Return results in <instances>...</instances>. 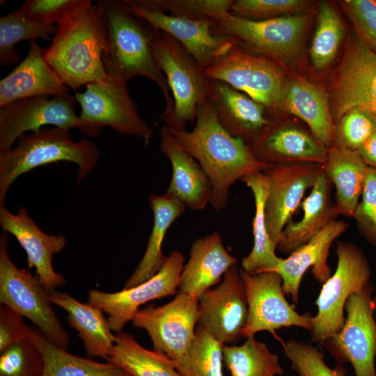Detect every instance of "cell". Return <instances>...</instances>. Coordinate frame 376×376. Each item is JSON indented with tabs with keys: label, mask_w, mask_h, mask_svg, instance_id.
<instances>
[{
	"label": "cell",
	"mask_w": 376,
	"mask_h": 376,
	"mask_svg": "<svg viewBox=\"0 0 376 376\" xmlns=\"http://www.w3.org/2000/svg\"><path fill=\"white\" fill-rule=\"evenodd\" d=\"M0 224L3 232L13 235L25 251L29 268L34 267L36 276L47 290L65 285V278L55 272L53 257L66 245L62 235H50L42 231L21 207L16 214L3 205H0Z\"/></svg>",
	"instance_id": "obj_20"
},
{
	"label": "cell",
	"mask_w": 376,
	"mask_h": 376,
	"mask_svg": "<svg viewBox=\"0 0 376 376\" xmlns=\"http://www.w3.org/2000/svg\"><path fill=\"white\" fill-rule=\"evenodd\" d=\"M21 315L10 308L0 306V352L12 344L28 338L31 327L23 321Z\"/></svg>",
	"instance_id": "obj_47"
},
{
	"label": "cell",
	"mask_w": 376,
	"mask_h": 376,
	"mask_svg": "<svg viewBox=\"0 0 376 376\" xmlns=\"http://www.w3.org/2000/svg\"><path fill=\"white\" fill-rule=\"evenodd\" d=\"M249 147L258 161L270 166L306 162L323 166L328 154L311 132L272 120Z\"/></svg>",
	"instance_id": "obj_21"
},
{
	"label": "cell",
	"mask_w": 376,
	"mask_h": 376,
	"mask_svg": "<svg viewBox=\"0 0 376 376\" xmlns=\"http://www.w3.org/2000/svg\"><path fill=\"white\" fill-rule=\"evenodd\" d=\"M43 369L42 356L29 337L1 352L0 376H42Z\"/></svg>",
	"instance_id": "obj_39"
},
{
	"label": "cell",
	"mask_w": 376,
	"mask_h": 376,
	"mask_svg": "<svg viewBox=\"0 0 376 376\" xmlns=\"http://www.w3.org/2000/svg\"><path fill=\"white\" fill-rule=\"evenodd\" d=\"M90 0H27L15 11L35 22L58 25Z\"/></svg>",
	"instance_id": "obj_43"
},
{
	"label": "cell",
	"mask_w": 376,
	"mask_h": 376,
	"mask_svg": "<svg viewBox=\"0 0 376 376\" xmlns=\"http://www.w3.org/2000/svg\"><path fill=\"white\" fill-rule=\"evenodd\" d=\"M75 95L33 96L0 107V153L11 149L26 132H35L47 125L68 130L84 124L75 111Z\"/></svg>",
	"instance_id": "obj_14"
},
{
	"label": "cell",
	"mask_w": 376,
	"mask_h": 376,
	"mask_svg": "<svg viewBox=\"0 0 376 376\" xmlns=\"http://www.w3.org/2000/svg\"><path fill=\"white\" fill-rule=\"evenodd\" d=\"M198 326L224 345L242 337L248 316L246 287L237 265L224 274L221 282L198 297Z\"/></svg>",
	"instance_id": "obj_17"
},
{
	"label": "cell",
	"mask_w": 376,
	"mask_h": 376,
	"mask_svg": "<svg viewBox=\"0 0 376 376\" xmlns=\"http://www.w3.org/2000/svg\"><path fill=\"white\" fill-rule=\"evenodd\" d=\"M130 376H182L173 362L155 350L141 345L124 331L116 334V342L107 360Z\"/></svg>",
	"instance_id": "obj_34"
},
{
	"label": "cell",
	"mask_w": 376,
	"mask_h": 376,
	"mask_svg": "<svg viewBox=\"0 0 376 376\" xmlns=\"http://www.w3.org/2000/svg\"><path fill=\"white\" fill-rule=\"evenodd\" d=\"M302 120L327 148L334 144V125L326 93L318 86L296 77L286 83L283 104Z\"/></svg>",
	"instance_id": "obj_29"
},
{
	"label": "cell",
	"mask_w": 376,
	"mask_h": 376,
	"mask_svg": "<svg viewBox=\"0 0 376 376\" xmlns=\"http://www.w3.org/2000/svg\"><path fill=\"white\" fill-rule=\"evenodd\" d=\"M68 86L47 63L36 40L29 42L26 57L0 81V107L33 96H61Z\"/></svg>",
	"instance_id": "obj_24"
},
{
	"label": "cell",
	"mask_w": 376,
	"mask_h": 376,
	"mask_svg": "<svg viewBox=\"0 0 376 376\" xmlns=\"http://www.w3.org/2000/svg\"><path fill=\"white\" fill-rule=\"evenodd\" d=\"M224 345L198 325L187 356L175 368L182 376H224Z\"/></svg>",
	"instance_id": "obj_37"
},
{
	"label": "cell",
	"mask_w": 376,
	"mask_h": 376,
	"mask_svg": "<svg viewBox=\"0 0 376 376\" xmlns=\"http://www.w3.org/2000/svg\"><path fill=\"white\" fill-rule=\"evenodd\" d=\"M205 74L210 79L224 81L275 111L283 104L286 81L276 63L265 56L245 52L240 45H234Z\"/></svg>",
	"instance_id": "obj_10"
},
{
	"label": "cell",
	"mask_w": 376,
	"mask_h": 376,
	"mask_svg": "<svg viewBox=\"0 0 376 376\" xmlns=\"http://www.w3.org/2000/svg\"><path fill=\"white\" fill-rule=\"evenodd\" d=\"M283 346L285 356L298 376H343L345 373L341 366L335 369L329 367L322 353L311 345L290 340Z\"/></svg>",
	"instance_id": "obj_41"
},
{
	"label": "cell",
	"mask_w": 376,
	"mask_h": 376,
	"mask_svg": "<svg viewBox=\"0 0 376 376\" xmlns=\"http://www.w3.org/2000/svg\"><path fill=\"white\" fill-rule=\"evenodd\" d=\"M349 225L343 221L335 220L306 244L298 248L284 259L281 258L278 265L272 270L281 277L282 288L285 295H290L292 301H299V290L303 275L312 267L315 279L324 283L331 276L327 265L329 251L333 242L345 232Z\"/></svg>",
	"instance_id": "obj_23"
},
{
	"label": "cell",
	"mask_w": 376,
	"mask_h": 376,
	"mask_svg": "<svg viewBox=\"0 0 376 376\" xmlns=\"http://www.w3.org/2000/svg\"><path fill=\"white\" fill-rule=\"evenodd\" d=\"M97 5L106 31L103 61L109 77L125 83L138 76L154 81L166 102L162 116H168L173 109V101L154 56L155 30L129 12L121 1L100 0Z\"/></svg>",
	"instance_id": "obj_2"
},
{
	"label": "cell",
	"mask_w": 376,
	"mask_h": 376,
	"mask_svg": "<svg viewBox=\"0 0 376 376\" xmlns=\"http://www.w3.org/2000/svg\"><path fill=\"white\" fill-rule=\"evenodd\" d=\"M153 52L173 101L171 113L162 120L170 130L185 132L187 123L196 122L198 107L208 100L210 79L185 47L164 31L155 30Z\"/></svg>",
	"instance_id": "obj_5"
},
{
	"label": "cell",
	"mask_w": 376,
	"mask_h": 376,
	"mask_svg": "<svg viewBox=\"0 0 376 376\" xmlns=\"http://www.w3.org/2000/svg\"><path fill=\"white\" fill-rule=\"evenodd\" d=\"M160 151L171 162V179L166 190L185 207L201 210L210 203L212 185L198 162L179 144L169 129L159 130Z\"/></svg>",
	"instance_id": "obj_25"
},
{
	"label": "cell",
	"mask_w": 376,
	"mask_h": 376,
	"mask_svg": "<svg viewBox=\"0 0 376 376\" xmlns=\"http://www.w3.org/2000/svg\"><path fill=\"white\" fill-rule=\"evenodd\" d=\"M357 152L368 167L376 169V129Z\"/></svg>",
	"instance_id": "obj_48"
},
{
	"label": "cell",
	"mask_w": 376,
	"mask_h": 376,
	"mask_svg": "<svg viewBox=\"0 0 376 376\" xmlns=\"http://www.w3.org/2000/svg\"><path fill=\"white\" fill-rule=\"evenodd\" d=\"M376 129V123L365 111L354 109L343 116L334 126V146L357 151Z\"/></svg>",
	"instance_id": "obj_42"
},
{
	"label": "cell",
	"mask_w": 376,
	"mask_h": 376,
	"mask_svg": "<svg viewBox=\"0 0 376 376\" xmlns=\"http://www.w3.org/2000/svg\"><path fill=\"white\" fill-rule=\"evenodd\" d=\"M334 96L336 120L359 109L376 123V54L359 40L350 47L340 65Z\"/></svg>",
	"instance_id": "obj_19"
},
{
	"label": "cell",
	"mask_w": 376,
	"mask_h": 376,
	"mask_svg": "<svg viewBox=\"0 0 376 376\" xmlns=\"http://www.w3.org/2000/svg\"><path fill=\"white\" fill-rule=\"evenodd\" d=\"M371 283L352 294L345 304L341 330L324 343L339 362H350L356 376H376V296Z\"/></svg>",
	"instance_id": "obj_11"
},
{
	"label": "cell",
	"mask_w": 376,
	"mask_h": 376,
	"mask_svg": "<svg viewBox=\"0 0 376 376\" xmlns=\"http://www.w3.org/2000/svg\"><path fill=\"white\" fill-rule=\"evenodd\" d=\"M308 3L302 0H235L230 13L250 19L265 20L305 10Z\"/></svg>",
	"instance_id": "obj_44"
},
{
	"label": "cell",
	"mask_w": 376,
	"mask_h": 376,
	"mask_svg": "<svg viewBox=\"0 0 376 376\" xmlns=\"http://www.w3.org/2000/svg\"><path fill=\"white\" fill-rule=\"evenodd\" d=\"M125 8L154 29L162 31L176 39L205 70L226 54L240 41L231 36L216 35V23L167 14L151 5L148 0H123Z\"/></svg>",
	"instance_id": "obj_13"
},
{
	"label": "cell",
	"mask_w": 376,
	"mask_h": 376,
	"mask_svg": "<svg viewBox=\"0 0 376 376\" xmlns=\"http://www.w3.org/2000/svg\"><path fill=\"white\" fill-rule=\"evenodd\" d=\"M246 291L248 316L242 337L267 331L275 335L281 327L296 326L311 331V317L300 315L288 302L281 276L274 271L249 274L240 269Z\"/></svg>",
	"instance_id": "obj_15"
},
{
	"label": "cell",
	"mask_w": 376,
	"mask_h": 376,
	"mask_svg": "<svg viewBox=\"0 0 376 376\" xmlns=\"http://www.w3.org/2000/svg\"><path fill=\"white\" fill-rule=\"evenodd\" d=\"M224 362L231 376H276L283 373L279 357L254 336L239 346L224 345Z\"/></svg>",
	"instance_id": "obj_35"
},
{
	"label": "cell",
	"mask_w": 376,
	"mask_h": 376,
	"mask_svg": "<svg viewBox=\"0 0 376 376\" xmlns=\"http://www.w3.org/2000/svg\"><path fill=\"white\" fill-rule=\"evenodd\" d=\"M336 253V271L323 283L316 300L318 313L311 317V340L320 343L341 330L347 299L352 294L360 292L370 277L368 260L357 246L350 242H337Z\"/></svg>",
	"instance_id": "obj_6"
},
{
	"label": "cell",
	"mask_w": 376,
	"mask_h": 376,
	"mask_svg": "<svg viewBox=\"0 0 376 376\" xmlns=\"http://www.w3.org/2000/svg\"><path fill=\"white\" fill-rule=\"evenodd\" d=\"M323 166L315 163L273 165L263 172L269 180L265 214L269 235L274 245L302 202L305 191L311 188Z\"/></svg>",
	"instance_id": "obj_18"
},
{
	"label": "cell",
	"mask_w": 376,
	"mask_h": 376,
	"mask_svg": "<svg viewBox=\"0 0 376 376\" xmlns=\"http://www.w3.org/2000/svg\"><path fill=\"white\" fill-rule=\"evenodd\" d=\"M375 320H376V312H375Z\"/></svg>",
	"instance_id": "obj_49"
},
{
	"label": "cell",
	"mask_w": 376,
	"mask_h": 376,
	"mask_svg": "<svg viewBox=\"0 0 376 376\" xmlns=\"http://www.w3.org/2000/svg\"><path fill=\"white\" fill-rule=\"evenodd\" d=\"M75 97L81 107L79 116L84 124L81 133L97 136L102 127L139 137L148 146L152 137L150 126L140 116L127 88V83L109 77L86 86Z\"/></svg>",
	"instance_id": "obj_8"
},
{
	"label": "cell",
	"mask_w": 376,
	"mask_h": 376,
	"mask_svg": "<svg viewBox=\"0 0 376 376\" xmlns=\"http://www.w3.org/2000/svg\"><path fill=\"white\" fill-rule=\"evenodd\" d=\"M153 6L175 16L218 22L230 12L233 0H148Z\"/></svg>",
	"instance_id": "obj_40"
},
{
	"label": "cell",
	"mask_w": 376,
	"mask_h": 376,
	"mask_svg": "<svg viewBox=\"0 0 376 376\" xmlns=\"http://www.w3.org/2000/svg\"><path fill=\"white\" fill-rule=\"evenodd\" d=\"M331 184L323 169L310 194L301 203V219L286 224L276 249L290 254L336 220L339 213L331 201Z\"/></svg>",
	"instance_id": "obj_27"
},
{
	"label": "cell",
	"mask_w": 376,
	"mask_h": 376,
	"mask_svg": "<svg viewBox=\"0 0 376 376\" xmlns=\"http://www.w3.org/2000/svg\"><path fill=\"white\" fill-rule=\"evenodd\" d=\"M69 131L42 128L22 136L11 149L0 153V205L16 179L36 168L72 162L78 166L79 182L92 172L100 158L97 147L87 139L74 141Z\"/></svg>",
	"instance_id": "obj_4"
},
{
	"label": "cell",
	"mask_w": 376,
	"mask_h": 376,
	"mask_svg": "<svg viewBox=\"0 0 376 376\" xmlns=\"http://www.w3.org/2000/svg\"><path fill=\"white\" fill-rule=\"evenodd\" d=\"M353 217L362 235L376 246V169L368 167Z\"/></svg>",
	"instance_id": "obj_45"
},
{
	"label": "cell",
	"mask_w": 376,
	"mask_h": 376,
	"mask_svg": "<svg viewBox=\"0 0 376 376\" xmlns=\"http://www.w3.org/2000/svg\"><path fill=\"white\" fill-rule=\"evenodd\" d=\"M169 130L210 179L212 189L210 204L217 212L226 207L229 189L237 180L271 166L258 161L247 144L220 125L209 100L198 107L192 131Z\"/></svg>",
	"instance_id": "obj_1"
},
{
	"label": "cell",
	"mask_w": 376,
	"mask_h": 376,
	"mask_svg": "<svg viewBox=\"0 0 376 376\" xmlns=\"http://www.w3.org/2000/svg\"><path fill=\"white\" fill-rule=\"evenodd\" d=\"M52 304L65 310L68 324L81 339L89 357H100L107 361L116 342L108 319L98 308L83 304L66 292L48 290Z\"/></svg>",
	"instance_id": "obj_28"
},
{
	"label": "cell",
	"mask_w": 376,
	"mask_h": 376,
	"mask_svg": "<svg viewBox=\"0 0 376 376\" xmlns=\"http://www.w3.org/2000/svg\"><path fill=\"white\" fill-rule=\"evenodd\" d=\"M8 233L0 237V302L31 320L53 343L65 349L69 336L55 314L48 290L39 278L11 260Z\"/></svg>",
	"instance_id": "obj_7"
},
{
	"label": "cell",
	"mask_w": 376,
	"mask_h": 376,
	"mask_svg": "<svg viewBox=\"0 0 376 376\" xmlns=\"http://www.w3.org/2000/svg\"><path fill=\"white\" fill-rule=\"evenodd\" d=\"M57 26L44 56L65 85L77 90L107 79L106 31L98 6L90 0Z\"/></svg>",
	"instance_id": "obj_3"
},
{
	"label": "cell",
	"mask_w": 376,
	"mask_h": 376,
	"mask_svg": "<svg viewBox=\"0 0 376 376\" xmlns=\"http://www.w3.org/2000/svg\"><path fill=\"white\" fill-rule=\"evenodd\" d=\"M308 20L300 13L250 20L229 12L216 23L212 32L234 37L240 45L274 61L290 63L299 53Z\"/></svg>",
	"instance_id": "obj_9"
},
{
	"label": "cell",
	"mask_w": 376,
	"mask_h": 376,
	"mask_svg": "<svg viewBox=\"0 0 376 376\" xmlns=\"http://www.w3.org/2000/svg\"><path fill=\"white\" fill-rule=\"evenodd\" d=\"M368 166L357 151L333 146L323 169L336 187V207L339 214L353 217L361 195Z\"/></svg>",
	"instance_id": "obj_31"
},
{
	"label": "cell",
	"mask_w": 376,
	"mask_h": 376,
	"mask_svg": "<svg viewBox=\"0 0 376 376\" xmlns=\"http://www.w3.org/2000/svg\"><path fill=\"white\" fill-rule=\"evenodd\" d=\"M29 338L42 356V376H130L112 363L97 362L68 352L53 343L39 329L31 328Z\"/></svg>",
	"instance_id": "obj_33"
},
{
	"label": "cell",
	"mask_w": 376,
	"mask_h": 376,
	"mask_svg": "<svg viewBox=\"0 0 376 376\" xmlns=\"http://www.w3.org/2000/svg\"><path fill=\"white\" fill-rule=\"evenodd\" d=\"M208 100L220 125L248 146L271 123L265 106L224 81L210 79Z\"/></svg>",
	"instance_id": "obj_22"
},
{
	"label": "cell",
	"mask_w": 376,
	"mask_h": 376,
	"mask_svg": "<svg viewBox=\"0 0 376 376\" xmlns=\"http://www.w3.org/2000/svg\"><path fill=\"white\" fill-rule=\"evenodd\" d=\"M235 265V258L225 249L217 232L197 239L191 244L189 259L181 273L179 292L198 297L219 283Z\"/></svg>",
	"instance_id": "obj_26"
},
{
	"label": "cell",
	"mask_w": 376,
	"mask_h": 376,
	"mask_svg": "<svg viewBox=\"0 0 376 376\" xmlns=\"http://www.w3.org/2000/svg\"><path fill=\"white\" fill-rule=\"evenodd\" d=\"M253 192L255 215L252 221L253 245L250 253L242 260V270L249 274L272 271L281 258L268 233L265 204L269 191V180L263 171L249 174L241 179Z\"/></svg>",
	"instance_id": "obj_32"
},
{
	"label": "cell",
	"mask_w": 376,
	"mask_h": 376,
	"mask_svg": "<svg viewBox=\"0 0 376 376\" xmlns=\"http://www.w3.org/2000/svg\"><path fill=\"white\" fill-rule=\"evenodd\" d=\"M343 33V24L336 9L328 1L320 2L317 28L310 50L311 59L315 69L322 70L333 61Z\"/></svg>",
	"instance_id": "obj_38"
},
{
	"label": "cell",
	"mask_w": 376,
	"mask_h": 376,
	"mask_svg": "<svg viewBox=\"0 0 376 376\" xmlns=\"http://www.w3.org/2000/svg\"><path fill=\"white\" fill-rule=\"evenodd\" d=\"M198 306V297L179 292L168 304L139 308L132 322L146 331L155 350L171 359L175 368L186 358L194 340Z\"/></svg>",
	"instance_id": "obj_12"
},
{
	"label": "cell",
	"mask_w": 376,
	"mask_h": 376,
	"mask_svg": "<svg viewBox=\"0 0 376 376\" xmlns=\"http://www.w3.org/2000/svg\"><path fill=\"white\" fill-rule=\"evenodd\" d=\"M153 213V225L145 253L124 288H131L155 276L164 265L166 258L162 253V243L169 228L185 212V207L168 193L151 194L148 197Z\"/></svg>",
	"instance_id": "obj_30"
},
{
	"label": "cell",
	"mask_w": 376,
	"mask_h": 376,
	"mask_svg": "<svg viewBox=\"0 0 376 376\" xmlns=\"http://www.w3.org/2000/svg\"><path fill=\"white\" fill-rule=\"evenodd\" d=\"M57 25L31 21L15 10L0 18V64L10 65L19 61L15 45L23 40H49L57 30Z\"/></svg>",
	"instance_id": "obj_36"
},
{
	"label": "cell",
	"mask_w": 376,
	"mask_h": 376,
	"mask_svg": "<svg viewBox=\"0 0 376 376\" xmlns=\"http://www.w3.org/2000/svg\"><path fill=\"white\" fill-rule=\"evenodd\" d=\"M184 262L182 253L174 251L166 258L161 269L150 279L116 292L91 290L88 293V304L108 315L113 331H120L129 321H132L141 306L177 292Z\"/></svg>",
	"instance_id": "obj_16"
},
{
	"label": "cell",
	"mask_w": 376,
	"mask_h": 376,
	"mask_svg": "<svg viewBox=\"0 0 376 376\" xmlns=\"http://www.w3.org/2000/svg\"><path fill=\"white\" fill-rule=\"evenodd\" d=\"M343 3L359 40L376 54V0H346Z\"/></svg>",
	"instance_id": "obj_46"
}]
</instances>
